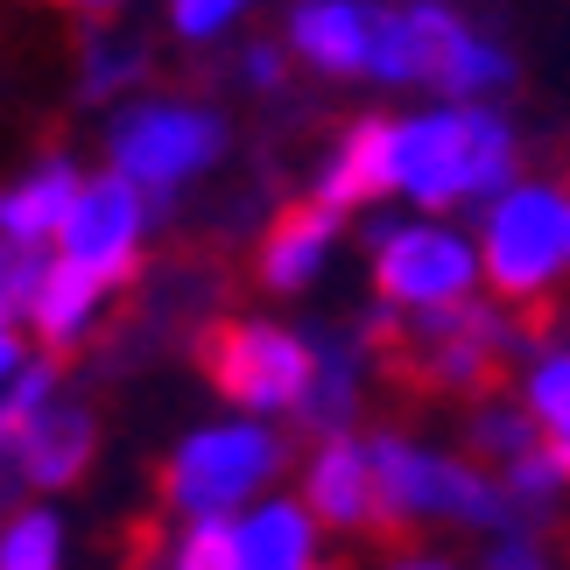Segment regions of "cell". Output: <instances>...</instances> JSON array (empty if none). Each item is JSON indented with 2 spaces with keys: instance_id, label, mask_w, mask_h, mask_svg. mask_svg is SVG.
Segmentation results:
<instances>
[{
  "instance_id": "cell-1",
  "label": "cell",
  "mask_w": 570,
  "mask_h": 570,
  "mask_svg": "<svg viewBox=\"0 0 570 570\" xmlns=\"http://www.w3.org/2000/svg\"><path fill=\"white\" fill-rule=\"evenodd\" d=\"M366 345L415 394H493L508 374L514 332L493 311L451 296V303H409V317H374Z\"/></svg>"
},
{
  "instance_id": "cell-2",
  "label": "cell",
  "mask_w": 570,
  "mask_h": 570,
  "mask_svg": "<svg viewBox=\"0 0 570 570\" xmlns=\"http://www.w3.org/2000/svg\"><path fill=\"white\" fill-rule=\"evenodd\" d=\"M508 169H514V135L493 114H472V106L409 120L402 135H394V177H402V190H415L436 212L500 190Z\"/></svg>"
},
{
  "instance_id": "cell-3",
  "label": "cell",
  "mask_w": 570,
  "mask_h": 570,
  "mask_svg": "<svg viewBox=\"0 0 570 570\" xmlns=\"http://www.w3.org/2000/svg\"><path fill=\"white\" fill-rule=\"evenodd\" d=\"M570 268V177L563 184H529L500 197L487 218V275L500 296L542 303L550 282Z\"/></svg>"
},
{
  "instance_id": "cell-4",
  "label": "cell",
  "mask_w": 570,
  "mask_h": 570,
  "mask_svg": "<svg viewBox=\"0 0 570 570\" xmlns=\"http://www.w3.org/2000/svg\"><path fill=\"white\" fill-rule=\"evenodd\" d=\"M374 71L381 78H415V85H444V92H487V85L508 78V63H500V50H487L458 14L402 8V14H381Z\"/></svg>"
},
{
  "instance_id": "cell-5",
  "label": "cell",
  "mask_w": 570,
  "mask_h": 570,
  "mask_svg": "<svg viewBox=\"0 0 570 570\" xmlns=\"http://www.w3.org/2000/svg\"><path fill=\"white\" fill-rule=\"evenodd\" d=\"M415 514H458V521H508V493L451 458H423L409 444H374V521L409 529Z\"/></svg>"
},
{
  "instance_id": "cell-6",
  "label": "cell",
  "mask_w": 570,
  "mask_h": 570,
  "mask_svg": "<svg viewBox=\"0 0 570 570\" xmlns=\"http://www.w3.org/2000/svg\"><path fill=\"white\" fill-rule=\"evenodd\" d=\"M197 360L218 381V394L247 409H303V394L317 381V353L275 324H218V332H205Z\"/></svg>"
},
{
  "instance_id": "cell-7",
  "label": "cell",
  "mask_w": 570,
  "mask_h": 570,
  "mask_svg": "<svg viewBox=\"0 0 570 570\" xmlns=\"http://www.w3.org/2000/svg\"><path fill=\"white\" fill-rule=\"evenodd\" d=\"M275 465H282L275 436H261V430H205V436H190V444L177 451V465H169L163 493H169V508L226 514V508H239V500H247Z\"/></svg>"
},
{
  "instance_id": "cell-8",
  "label": "cell",
  "mask_w": 570,
  "mask_h": 570,
  "mask_svg": "<svg viewBox=\"0 0 570 570\" xmlns=\"http://www.w3.org/2000/svg\"><path fill=\"white\" fill-rule=\"evenodd\" d=\"M218 141H226V135H218V120L177 114V106H148V114L120 120L114 163H120V177H135L141 190L163 197V184H177V177H190L197 163H212Z\"/></svg>"
},
{
  "instance_id": "cell-9",
  "label": "cell",
  "mask_w": 570,
  "mask_h": 570,
  "mask_svg": "<svg viewBox=\"0 0 570 570\" xmlns=\"http://www.w3.org/2000/svg\"><path fill=\"white\" fill-rule=\"evenodd\" d=\"M374 282L387 303H451L472 289V247H458L436 226H409L387 233L374 254Z\"/></svg>"
},
{
  "instance_id": "cell-10",
  "label": "cell",
  "mask_w": 570,
  "mask_h": 570,
  "mask_svg": "<svg viewBox=\"0 0 570 570\" xmlns=\"http://www.w3.org/2000/svg\"><path fill=\"white\" fill-rule=\"evenodd\" d=\"M135 233H141L135 177H99L92 190H78L71 218H63V247H71V261H85V268H99V275L135 268Z\"/></svg>"
},
{
  "instance_id": "cell-11",
  "label": "cell",
  "mask_w": 570,
  "mask_h": 570,
  "mask_svg": "<svg viewBox=\"0 0 570 570\" xmlns=\"http://www.w3.org/2000/svg\"><path fill=\"white\" fill-rule=\"evenodd\" d=\"M374 36H381V8H360V0L296 8V50L324 71H374Z\"/></svg>"
},
{
  "instance_id": "cell-12",
  "label": "cell",
  "mask_w": 570,
  "mask_h": 570,
  "mask_svg": "<svg viewBox=\"0 0 570 570\" xmlns=\"http://www.w3.org/2000/svg\"><path fill=\"white\" fill-rule=\"evenodd\" d=\"M332 218H338V205H324V197L282 212L268 247H261V282H268V289H303L311 268L324 261V247H332Z\"/></svg>"
},
{
  "instance_id": "cell-13",
  "label": "cell",
  "mask_w": 570,
  "mask_h": 570,
  "mask_svg": "<svg viewBox=\"0 0 570 570\" xmlns=\"http://www.w3.org/2000/svg\"><path fill=\"white\" fill-rule=\"evenodd\" d=\"M85 458H92V415L85 409H42L21 430V479H36V487H71Z\"/></svg>"
},
{
  "instance_id": "cell-14",
  "label": "cell",
  "mask_w": 570,
  "mask_h": 570,
  "mask_svg": "<svg viewBox=\"0 0 570 570\" xmlns=\"http://www.w3.org/2000/svg\"><path fill=\"white\" fill-rule=\"evenodd\" d=\"M394 135L402 127H387V120H360L353 135H345V148H338V163H332V177H324V205H366V197H381L387 184H402L394 177Z\"/></svg>"
},
{
  "instance_id": "cell-15",
  "label": "cell",
  "mask_w": 570,
  "mask_h": 570,
  "mask_svg": "<svg viewBox=\"0 0 570 570\" xmlns=\"http://www.w3.org/2000/svg\"><path fill=\"white\" fill-rule=\"evenodd\" d=\"M311 514H324V521H374V451L332 436V444L317 451V465H311Z\"/></svg>"
},
{
  "instance_id": "cell-16",
  "label": "cell",
  "mask_w": 570,
  "mask_h": 570,
  "mask_svg": "<svg viewBox=\"0 0 570 570\" xmlns=\"http://www.w3.org/2000/svg\"><path fill=\"white\" fill-rule=\"evenodd\" d=\"M99 289H106L99 268H85V261H57V268L42 275V289H36V311H29L42 345H71V332L85 324V311L99 303Z\"/></svg>"
},
{
  "instance_id": "cell-17",
  "label": "cell",
  "mask_w": 570,
  "mask_h": 570,
  "mask_svg": "<svg viewBox=\"0 0 570 570\" xmlns=\"http://www.w3.org/2000/svg\"><path fill=\"white\" fill-rule=\"evenodd\" d=\"M71 205H78L71 169H42V177H29L21 190H0V233H8V239H36V233L63 226Z\"/></svg>"
},
{
  "instance_id": "cell-18",
  "label": "cell",
  "mask_w": 570,
  "mask_h": 570,
  "mask_svg": "<svg viewBox=\"0 0 570 570\" xmlns=\"http://www.w3.org/2000/svg\"><path fill=\"white\" fill-rule=\"evenodd\" d=\"M239 570H311V529L296 508H268L239 529Z\"/></svg>"
},
{
  "instance_id": "cell-19",
  "label": "cell",
  "mask_w": 570,
  "mask_h": 570,
  "mask_svg": "<svg viewBox=\"0 0 570 570\" xmlns=\"http://www.w3.org/2000/svg\"><path fill=\"white\" fill-rule=\"evenodd\" d=\"M529 402H535L542 436H550V458H557L563 479H570V353H557V360H542V366H535Z\"/></svg>"
},
{
  "instance_id": "cell-20",
  "label": "cell",
  "mask_w": 570,
  "mask_h": 570,
  "mask_svg": "<svg viewBox=\"0 0 570 570\" xmlns=\"http://www.w3.org/2000/svg\"><path fill=\"white\" fill-rule=\"evenodd\" d=\"M42 275H50V261L36 254V239H0V317L36 311Z\"/></svg>"
},
{
  "instance_id": "cell-21",
  "label": "cell",
  "mask_w": 570,
  "mask_h": 570,
  "mask_svg": "<svg viewBox=\"0 0 570 570\" xmlns=\"http://www.w3.org/2000/svg\"><path fill=\"white\" fill-rule=\"evenodd\" d=\"M0 570H57V521L14 514V529L0 535Z\"/></svg>"
},
{
  "instance_id": "cell-22",
  "label": "cell",
  "mask_w": 570,
  "mask_h": 570,
  "mask_svg": "<svg viewBox=\"0 0 570 570\" xmlns=\"http://www.w3.org/2000/svg\"><path fill=\"white\" fill-rule=\"evenodd\" d=\"M177 570H239V529H226L218 514H205V521L184 535Z\"/></svg>"
},
{
  "instance_id": "cell-23",
  "label": "cell",
  "mask_w": 570,
  "mask_h": 570,
  "mask_svg": "<svg viewBox=\"0 0 570 570\" xmlns=\"http://www.w3.org/2000/svg\"><path fill=\"white\" fill-rule=\"evenodd\" d=\"M247 0H177V29L184 36H212L218 21H233Z\"/></svg>"
},
{
  "instance_id": "cell-24",
  "label": "cell",
  "mask_w": 570,
  "mask_h": 570,
  "mask_svg": "<svg viewBox=\"0 0 570 570\" xmlns=\"http://www.w3.org/2000/svg\"><path fill=\"white\" fill-rule=\"evenodd\" d=\"M0 374H14V345H8V317H0Z\"/></svg>"
},
{
  "instance_id": "cell-25",
  "label": "cell",
  "mask_w": 570,
  "mask_h": 570,
  "mask_svg": "<svg viewBox=\"0 0 570 570\" xmlns=\"http://www.w3.org/2000/svg\"><path fill=\"white\" fill-rule=\"evenodd\" d=\"M85 8H99V0H85Z\"/></svg>"
},
{
  "instance_id": "cell-26",
  "label": "cell",
  "mask_w": 570,
  "mask_h": 570,
  "mask_svg": "<svg viewBox=\"0 0 570 570\" xmlns=\"http://www.w3.org/2000/svg\"><path fill=\"white\" fill-rule=\"evenodd\" d=\"M135 570H148V563H135Z\"/></svg>"
}]
</instances>
